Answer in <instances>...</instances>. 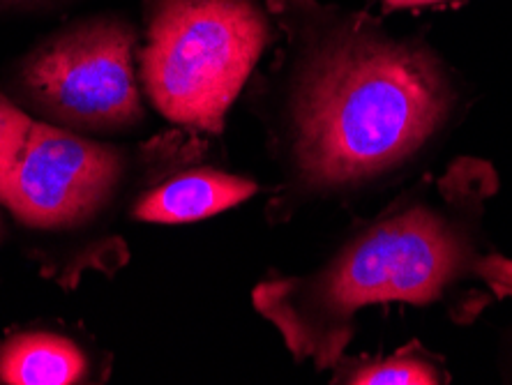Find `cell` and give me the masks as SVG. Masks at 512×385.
<instances>
[{"label": "cell", "instance_id": "6da1fadb", "mask_svg": "<svg viewBox=\"0 0 512 385\" xmlns=\"http://www.w3.org/2000/svg\"><path fill=\"white\" fill-rule=\"evenodd\" d=\"M268 10L286 37L261 104L282 176L266 206L273 224L397 176L455 118V83L429 49L316 0H268Z\"/></svg>", "mask_w": 512, "mask_h": 385}, {"label": "cell", "instance_id": "7a4b0ae2", "mask_svg": "<svg viewBox=\"0 0 512 385\" xmlns=\"http://www.w3.org/2000/svg\"><path fill=\"white\" fill-rule=\"evenodd\" d=\"M496 192L492 164L459 157L351 231L307 273H273L256 284L254 309L280 332L286 351L316 372L344 358L367 307H441L466 326L512 300V259L483 229Z\"/></svg>", "mask_w": 512, "mask_h": 385}, {"label": "cell", "instance_id": "3957f363", "mask_svg": "<svg viewBox=\"0 0 512 385\" xmlns=\"http://www.w3.org/2000/svg\"><path fill=\"white\" fill-rule=\"evenodd\" d=\"M208 153L201 132L173 125L146 143L120 146L35 120L0 169V206L37 240L42 275L74 289L88 270L111 273L125 256L114 226L148 185Z\"/></svg>", "mask_w": 512, "mask_h": 385}, {"label": "cell", "instance_id": "277c9868", "mask_svg": "<svg viewBox=\"0 0 512 385\" xmlns=\"http://www.w3.org/2000/svg\"><path fill=\"white\" fill-rule=\"evenodd\" d=\"M270 30L261 0H143V95L169 123L220 134Z\"/></svg>", "mask_w": 512, "mask_h": 385}, {"label": "cell", "instance_id": "5b68a950", "mask_svg": "<svg viewBox=\"0 0 512 385\" xmlns=\"http://www.w3.org/2000/svg\"><path fill=\"white\" fill-rule=\"evenodd\" d=\"M139 35L123 17L81 19L19 60V107L81 134H120L146 118L137 70Z\"/></svg>", "mask_w": 512, "mask_h": 385}, {"label": "cell", "instance_id": "8992f818", "mask_svg": "<svg viewBox=\"0 0 512 385\" xmlns=\"http://www.w3.org/2000/svg\"><path fill=\"white\" fill-rule=\"evenodd\" d=\"M259 185L243 173L208 164L206 155L173 166L148 185L132 206V222L190 224L245 203Z\"/></svg>", "mask_w": 512, "mask_h": 385}, {"label": "cell", "instance_id": "52a82bcc", "mask_svg": "<svg viewBox=\"0 0 512 385\" xmlns=\"http://www.w3.org/2000/svg\"><path fill=\"white\" fill-rule=\"evenodd\" d=\"M93 376L84 344L58 330L14 332L0 342V383L77 385Z\"/></svg>", "mask_w": 512, "mask_h": 385}, {"label": "cell", "instance_id": "ba28073f", "mask_svg": "<svg viewBox=\"0 0 512 385\" xmlns=\"http://www.w3.org/2000/svg\"><path fill=\"white\" fill-rule=\"evenodd\" d=\"M333 383L349 385H439L448 383L439 358L418 342L386 358H342L333 367Z\"/></svg>", "mask_w": 512, "mask_h": 385}, {"label": "cell", "instance_id": "9c48e42d", "mask_svg": "<svg viewBox=\"0 0 512 385\" xmlns=\"http://www.w3.org/2000/svg\"><path fill=\"white\" fill-rule=\"evenodd\" d=\"M30 123H33V118L19 104L0 95V169L14 155L19 143L24 141Z\"/></svg>", "mask_w": 512, "mask_h": 385}, {"label": "cell", "instance_id": "30bf717a", "mask_svg": "<svg viewBox=\"0 0 512 385\" xmlns=\"http://www.w3.org/2000/svg\"><path fill=\"white\" fill-rule=\"evenodd\" d=\"M390 7H416V5H429V3H441V0H383Z\"/></svg>", "mask_w": 512, "mask_h": 385}, {"label": "cell", "instance_id": "8fae6325", "mask_svg": "<svg viewBox=\"0 0 512 385\" xmlns=\"http://www.w3.org/2000/svg\"><path fill=\"white\" fill-rule=\"evenodd\" d=\"M19 3H33V0H0V5H19Z\"/></svg>", "mask_w": 512, "mask_h": 385}]
</instances>
